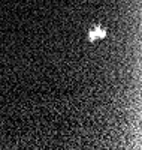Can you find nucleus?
Returning a JSON list of instances; mask_svg holds the SVG:
<instances>
[{
  "instance_id": "nucleus-1",
  "label": "nucleus",
  "mask_w": 142,
  "mask_h": 150,
  "mask_svg": "<svg viewBox=\"0 0 142 150\" xmlns=\"http://www.w3.org/2000/svg\"><path fill=\"white\" fill-rule=\"evenodd\" d=\"M96 36H97V38L105 36V32H100V29H99V27H97L94 32H90V39H91V41H94V39H96Z\"/></svg>"
}]
</instances>
